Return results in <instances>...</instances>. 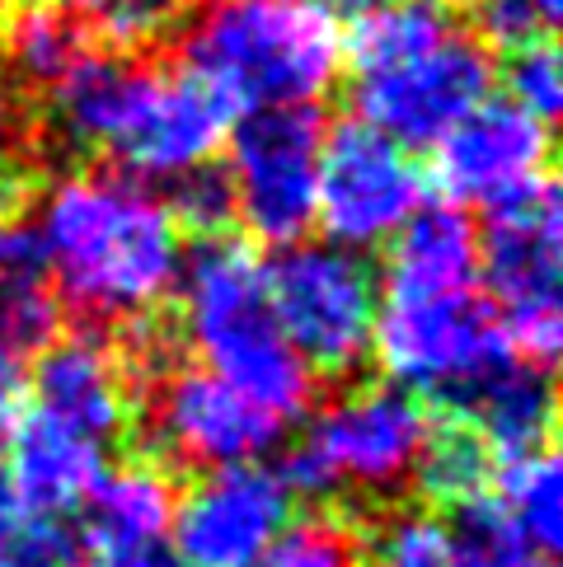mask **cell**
<instances>
[{
    "label": "cell",
    "instance_id": "obj_14",
    "mask_svg": "<svg viewBox=\"0 0 563 567\" xmlns=\"http://www.w3.org/2000/svg\"><path fill=\"white\" fill-rule=\"evenodd\" d=\"M437 184L441 193L470 207H502L550 184V127L535 123L508 99H484L474 113L437 141Z\"/></svg>",
    "mask_w": 563,
    "mask_h": 567
},
{
    "label": "cell",
    "instance_id": "obj_20",
    "mask_svg": "<svg viewBox=\"0 0 563 567\" xmlns=\"http://www.w3.org/2000/svg\"><path fill=\"white\" fill-rule=\"evenodd\" d=\"M85 56H90V29L66 6H52V0H24L0 24V66L24 90L38 85L52 94Z\"/></svg>",
    "mask_w": 563,
    "mask_h": 567
},
{
    "label": "cell",
    "instance_id": "obj_24",
    "mask_svg": "<svg viewBox=\"0 0 563 567\" xmlns=\"http://www.w3.org/2000/svg\"><path fill=\"white\" fill-rule=\"evenodd\" d=\"M361 563V530L338 516L296 520L277 535L273 549L254 567H357Z\"/></svg>",
    "mask_w": 563,
    "mask_h": 567
},
{
    "label": "cell",
    "instance_id": "obj_4",
    "mask_svg": "<svg viewBox=\"0 0 563 567\" xmlns=\"http://www.w3.org/2000/svg\"><path fill=\"white\" fill-rule=\"evenodd\" d=\"M178 56L226 113L315 109L344 75V33L334 14L296 0H197Z\"/></svg>",
    "mask_w": 563,
    "mask_h": 567
},
{
    "label": "cell",
    "instance_id": "obj_17",
    "mask_svg": "<svg viewBox=\"0 0 563 567\" xmlns=\"http://www.w3.org/2000/svg\"><path fill=\"white\" fill-rule=\"evenodd\" d=\"M6 478L14 502L33 516L62 520L85 506L94 483L104 478V445L66 432L62 422L24 409L19 427L10 432Z\"/></svg>",
    "mask_w": 563,
    "mask_h": 567
},
{
    "label": "cell",
    "instance_id": "obj_25",
    "mask_svg": "<svg viewBox=\"0 0 563 567\" xmlns=\"http://www.w3.org/2000/svg\"><path fill=\"white\" fill-rule=\"evenodd\" d=\"M502 80H508V104L531 113L535 123L550 127V117L563 109V66H559V52L550 38L512 48Z\"/></svg>",
    "mask_w": 563,
    "mask_h": 567
},
{
    "label": "cell",
    "instance_id": "obj_33",
    "mask_svg": "<svg viewBox=\"0 0 563 567\" xmlns=\"http://www.w3.org/2000/svg\"><path fill=\"white\" fill-rule=\"evenodd\" d=\"M516 567H554V563H550V558H521Z\"/></svg>",
    "mask_w": 563,
    "mask_h": 567
},
{
    "label": "cell",
    "instance_id": "obj_10",
    "mask_svg": "<svg viewBox=\"0 0 563 567\" xmlns=\"http://www.w3.org/2000/svg\"><path fill=\"white\" fill-rule=\"evenodd\" d=\"M319 146H325V127L315 109L249 113L226 136L221 188L231 202V220H239L258 245L287 249L315 226Z\"/></svg>",
    "mask_w": 563,
    "mask_h": 567
},
{
    "label": "cell",
    "instance_id": "obj_28",
    "mask_svg": "<svg viewBox=\"0 0 563 567\" xmlns=\"http://www.w3.org/2000/svg\"><path fill=\"white\" fill-rule=\"evenodd\" d=\"M33 141V109L29 90L0 66V165H14Z\"/></svg>",
    "mask_w": 563,
    "mask_h": 567
},
{
    "label": "cell",
    "instance_id": "obj_27",
    "mask_svg": "<svg viewBox=\"0 0 563 567\" xmlns=\"http://www.w3.org/2000/svg\"><path fill=\"white\" fill-rule=\"evenodd\" d=\"M563 0H474V33L479 43L521 48L535 38H550Z\"/></svg>",
    "mask_w": 563,
    "mask_h": 567
},
{
    "label": "cell",
    "instance_id": "obj_29",
    "mask_svg": "<svg viewBox=\"0 0 563 567\" xmlns=\"http://www.w3.org/2000/svg\"><path fill=\"white\" fill-rule=\"evenodd\" d=\"M24 403H29L24 357H14V352L0 348V441H10V432L19 427V417H24Z\"/></svg>",
    "mask_w": 563,
    "mask_h": 567
},
{
    "label": "cell",
    "instance_id": "obj_5",
    "mask_svg": "<svg viewBox=\"0 0 563 567\" xmlns=\"http://www.w3.org/2000/svg\"><path fill=\"white\" fill-rule=\"evenodd\" d=\"M174 296L184 306V338L197 352V367L226 380L282 427L310 417L319 380L291 352L273 315L264 258L235 239H212L184 262Z\"/></svg>",
    "mask_w": 563,
    "mask_h": 567
},
{
    "label": "cell",
    "instance_id": "obj_12",
    "mask_svg": "<svg viewBox=\"0 0 563 567\" xmlns=\"http://www.w3.org/2000/svg\"><path fill=\"white\" fill-rule=\"evenodd\" d=\"M291 493L268 464H235L188 483L174 502V567H254L291 525Z\"/></svg>",
    "mask_w": 563,
    "mask_h": 567
},
{
    "label": "cell",
    "instance_id": "obj_21",
    "mask_svg": "<svg viewBox=\"0 0 563 567\" xmlns=\"http://www.w3.org/2000/svg\"><path fill=\"white\" fill-rule=\"evenodd\" d=\"M493 506L531 558H554L563 535V478L554 445L535 455L502 460L493 474Z\"/></svg>",
    "mask_w": 563,
    "mask_h": 567
},
{
    "label": "cell",
    "instance_id": "obj_3",
    "mask_svg": "<svg viewBox=\"0 0 563 567\" xmlns=\"http://www.w3.org/2000/svg\"><path fill=\"white\" fill-rule=\"evenodd\" d=\"M52 123L71 146L109 155L117 174L151 188L207 174L231 136V113L193 75L99 52L52 90Z\"/></svg>",
    "mask_w": 563,
    "mask_h": 567
},
{
    "label": "cell",
    "instance_id": "obj_1",
    "mask_svg": "<svg viewBox=\"0 0 563 567\" xmlns=\"http://www.w3.org/2000/svg\"><path fill=\"white\" fill-rule=\"evenodd\" d=\"M33 235L57 300L113 329H146L188 262L170 197L117 169H71L48 184Z\"/></svg>",
    "mask_w": 563,
    "mask_h": 567
},
{
    "label": "cell",
    "instance_id": "obj_18",
    "mask_svg": "<svg viewBox=\"0 0 563 567\" xmlns=\"http://www.w3.org/2000/svg\"><path fill=\"white\" fill-rule=\"evenodd\" d=\"M174 483L160 460H123L85 497V539L99 558L160 554L174 520Z\"/></svg>",
    "mask_w": 563,
    "mask_h": 567
},
{
    "label": "cell",
    "instance_id": "obj_2",
    "mask_svg": "<svg viewBox=\"0 0 563 567\" xmlns=\"http://www.w3.org/2000/svg\"><path fill=\"white\" fill-rule=\"evenodd\" d=\"M357 123L437 146L493 85V56L451 0H367L344 38Z\"/></svg>",
    "mask_w": 563,
    "mask_h": 567
},
{
    "label": "cell",
    "instance_id": "obj_19",
    "mask_svg": "<svg viewBox=\"0 0 563 567\" xmlns=\"http://www.w3.org/2000/svg\"><path fill=\"white\" fill-rule=\"evenodd\" d=\"M62 329V300L52 291L48 258L33 226H0V348L24 357L43 352Z\"/></svg>",
    "mask_w": 563,
    "mask_h": 567
},
{
    "label": "cell",
    "instance_id": "obj_22",
    "mask_svg": "<svg viewBox=\"0 0 563 567\" xmlns=\"http://www.w3.org/2000/svg\"><path fill=\"white\" fill-rule=\"evenodd\" d=\"M493 474H498V460L489 455V445L479 441L465 422L447 417V422H432L428 445H422V455H418L413 483L437 512L451 516L460 506L489 497Z\"/></svg>",
    "mask_w": 563,
    "mask_h": 567
},
{
    "label": "cell",
    "instance_id": "obj_13",
    "mask_svg": "<svg viewBox=\"0 0 563 567\" xmlns=\"http://www.w3.org/2000/svg\"><path fill=\"white\" fill-rule=\"evenodd\" d=\"M151 432L165 460L212 474L258 464L287 427L212 371L170 367L151 380Z\"/></svg>",
    "mask_w": 563,
    "mask_h": 567
},
{
    "label": "cell",
    "instance_id": "obj_30",
    "mask_svg": "<svg viewBox=\"0 0 563 567\" xmlns=\"http://www.w3.org/2000/svg\"><path fill=\"white\" fill-rule=\"evenodd\" d=\"M19 202H24V178L14 165H0V226L19 220Z\"/></svg>",
    "mask_w": 563,
    "mask_h": 567
},
{
    "label": "cell",
    "instance_id": "obj_15",
    "mask_svg": "<svg viewBox=\"0 0 563 567\" xmlns=\"http://www.w3.org/2000/svg\"><path fill=\"white\" fill-rule=\"evenodd\" d=\"M33 413L62 422L66 432L94 445L123 436L136 417V371L99 333H57L29 375Z\"/></svg>",
    "mask_w": 563,
    "mask_h": 567
},
{
    "label": "cell",
    "instance_id": "obj_9",
    "mask_svg": "<svg viewBox=\"0 0 563 567\" xmlns=\"http://www.w3.org/2000/svg\"><path fill=\"white\" fill-rule=\"evenodd\" d=\"M273 315L310 375L348 380L371 361L380 281L361 254L329 239L287 245L268 268Z\"/></svg>",
    "mask_w": 563,
    "mask_h": 567
},
{
    "label": "cell",
    "instance_id": "obj_16",
    "mask_svg": "<svg viewBox=\"0 0 563 567\" xmlns=\"http://www.w3.org/2000/svg\"><path fill=\"white\" fill-rule=\"evenodd\" d=\"M451 417L489 445V455L516 460L554 445V384L550 371L535 361H521L516 352L502 357L493 371L479 375L470 390H460L451 403Z\"/></svg>",
    "mask_w": 563,
    "mask_h": 567
},
{
    "label": "cell",
    "instance_id": "obj_11",
    "mask_svg": "<svg viewBox=\"0 0 563 567\" xmlns=\"http://www.w3.org/2000/svg\"><path fill=\"white\" fill-rule=\"evenodd\" d=\"M428 207V174L418 155L367 123L325 132L315 184V226L348 254L380 249Z\"/></svg>",
    "mask_w": 563,
    "mask_h": 567
},
{
    "label": "cell",
    "instance_id": "obj_8",
    "mask_svg": "<svg viewBox=\"0 0 563 567\" xmlns=\"http://www.w3.org/2000/svg\"><path fill=\"white\" fill-rule=\"evenodd\" d=\"M479 291L508 348L550 371L563 342V212L554 184L489 212L479 230Z\"/></svg>",
    "mask_w": 563,
    "mask_h": 567
},
{
    "label": "cell",
    "instance_id": "obj_26",
    "mask_svg": "<svg viewBox=\"0 0 563 567\" xmlns=\"http://www.w3.org/2000/svg\"><path fill=\"white\" fill-rule=\"evenodd\" d=\"M94 29L117 48H146L197 10V0H85Z\"/></svg>",
    "mask_w": 563,
    "mask_h": 567
},
{
    "label": "cell",
    "instance_id": "obj_32",
    "mask_svg": "<svg viewBox=\"0 0 563 567\" xmlns=\"http://www.w3.org/2000/svg\"><path fill=\"white\" fill-rule=\"evenodd\" d=\"M296 6H310V10H334V6H352V0H296Z\"/></svg>",
    "mask_w": 563,
    "mask_h": 567
},
{
    "label": "cell",
    "instance_id": "obj_6",
    "mask_svg": "<svg viewBox=\"0 0 563 567\" xmlns=\"http://www.w3.org/2000/svg\"><path fill=\"white\" fill-rule=\"evenodd\" d=\"M432 417L422 399L386 380L352 384L310 417V427L282 460V483L291 497H390L413 483L418 455L428 445Z\"/></svg>",
    "mask_w": 563,
    "mask_h": 567
},
{
    "label": "cell",
    "instance_id": "obj_23",
    "mask_svg": "<svg viewBox=\"0 0 563 567\" xmlns=\"http://www.w3.org/2000/svg\"><path fill=\"white\" fill-rule=\"evenodd\" d=\"M361 554L371 558V567H460L447 516L413 512V506L380 512L361 535Z\"/></svg>",
    "mask_w": 563,
    "mask_h": 567
},
{
    "label": "cell",
    "instance_id": "obj_7",
    "mask_svg": "<svg viewBox=\"0 0 563 567\" xmlns=\"http://www.w3.org/2000/svg\"><path fill=\"white\" fill-rule=\"evenodd\" d=\"M502 357H512V348L479 281H460V287L380 281L371 361H380L386 384H395V390L451 403L484 371H493Z\"/></svg>",
    "mask_w": 563,
    "mask_h": 567
},
{
    "label": "cell",
    "instance_id": "obj_31",
    "mask_svg": "<svg viewBox=\"0 0 563 567\" xmlns=\"http://www.w3.org/2000/svg\"><path fill=\"white\" fill-rule=\"evenodd\" d=\"M71 567H174V563H165L160 554H136V558H90V563H71Z\"/></svg>",
    "mask_w": 563,
    "mask_h": 567
},
{
    "label": "cell",
    "instance_id": "obj_34",
    "mask_svg": "<svg viewBox=\"0 0 563 567\" xmlns=\"http://www.w3.org/2000/svg\"><path fill=\"white\" fill-rule=\"evenodd\" d=\"M52 6H71V0H52Z\"/></svg>",
    "mask_w": 563,
    "mask_h": 567
}]
</instances>
